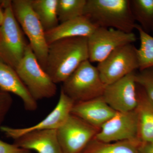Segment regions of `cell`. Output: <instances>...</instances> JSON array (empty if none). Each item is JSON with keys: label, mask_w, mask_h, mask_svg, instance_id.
<instances>
[{"label": "cell", "mask_w": 153, "mask_h": 153, "mask_svg": "<svg viewBox=\"0 0 153 153\" xmlns=\"http://www.w3.org/2000/svg\"><path fill=\"white\" fill-rule=\"evenodd\" d=\"M87 60V38L60 39L49 45L45 71L55 84L63 83Z\"/></svg>", "instance_id": "obj_1"}, {"label": "cell", "mask_w": 153, "mask_h": 153, "mask_svg": "<svg viewBox=\"0 0 153 153\" xmlns=\"http://www.w3.org/2000/svg\"><path fill=\"white\" fill-rule=\"evenodd\" d=\"M83 16L97 27L133 33L136 24L129 0H87Z\"/></svg>", "instance_id": "obj_2"}, {"label": "cell", "mask_w": 153, "mask_h": 153, "mask_svg": "<svg viewBox=\"0 0 153 153\" xmlns=\"http://www.w3.org/2000/svg\"><path fill=\"white\" fill-rule=\"evenodd\" d=\"M0 2L2 8L0 22V61L15 69L24 57L29 43L14 16L11 1Z\"/></svg>", "instance_id": "obj_3"}, {"label": "cell", "mask_w": 153, "mask_h": 153, "mask_svg": "<svg viewBox=\"0 0 153 153\" xmlns=\"http://www.w3.org/2000/svg\"><path fill=\"white\" fill-rule=\"evenodd\" d=\"M62 83L61 90L74 103L102 96L106 87L97 68L89 60L81 63Z\"/></svg>", "instance_id": "obj_4"}, {"label": "cell", "mask_w": 153, "mask_h": 153, "mask_svg": "<svg viewBox=\"0 0 153 153\" xmlns=\"http://www.w3.org/2000/svg\"><path fill=\"white\" fill-rule=\"evenodd\" d=\"M15 70L36 101L52 98L56 94V84L41 66L29 44Z\"/></svg>", "instance_id": "obj_5"}, {"label": "cell", "mask_w": 153, "mask_h": 153, "mask_svg": "<svg viewBox=\"0 0 153 153\" xmlns=\"http://www.w3.org/2000/svg\"><path fill=\"white\" fill-rule=\"evenodd\" d=\"M11 5L17 22L27 37L29 44L37 60L45 70L49 45L44 28L31 7V0L11 1Z\"/></svg>", "instance_id": "obj_6"}, {"label": "cell", "mask_w": 153, "mask_h": 153, "mask_svg": "<svg viewBox=\"0 0 153 153\" xmlns=\"http://www.w3.org/2000/svg\"><path fill=\"white\" fill-rule=\"evenodd\" d=\"M137 49L133 44L118 47L97 66L106 85L116 82L139 68Z\"/></svg>", "instance_id": "obj_7"}, {"label": "cell", "mask_w": 153, "mask_h": 153, "mask_svg": "<svg viewBox=\"0 0 153 153\" xmlns=\"http://www.w3.org/2000/svg\"><path fill=\"white\" fill-rule=\"evenodd\" d=\"M137 40L133 33H127L113 28L97 27L88 38V60L99 63L118 47L133 44Z\"/></svg>", "instance_id": "obj_8"}, {"label": "cell", "mask_w": 153, "mask_h": 153, "mask_svg": "<svg viewBox=\"0 0 153 153\" xmlns=\"http://www.w3.org/2000/svg\"><path fill=\"white\" fill-rule=\"evenodd\" d=\"M99 129L71 114L57 129V138L64 153H82Z\"/></svg>", "instance_id": "obj_9"}, {"label": "cell", "mask_w": 153, "mask_h": 153, "mask_svg": "<svg viewBox=\"0 0 153 153\" xmlns=\"http://www.w3.org/2000/svg\"><path fill=\"white\" fill-rule=\"evenodd\" d=\"M102 142L129 141L138 145V123L135 110L127 112H116L102 126L94 138Z\"/></svg>", "instance_id": "obj_10"}, {"label": "cell", "mask_w": 153, "mask_h": 153, "mask_svg": "<svg viewBox=\"0 0 153 153\" xmlns=\"http://www.w3.org/2000/svg\"><path fill=\"white\" fill-rule=\"evenodd\" d=\"M135 71L116 82L106 85L102 96L105 101L117 112L132 111L138 104Z\"/></svg>", "instance_id": "obj_11"}, {"label": "cell", "mask_w": 153, "mask_h": 153, "mask_svg": "<svg viewBox=\"0 0 153 153\" xmlns=\"http://www.w3.org/2000/svg\"><path fill=\"white\" fill-rule=\"evenodd\" d=\"M74 104L73 100L60 90L59 99L55 108L43 120L28 127L15 128L2 126L0 130L6 137L14 140L30 132L57 130L71 114Z\"/></svg>", "instance_id": "obj_12"}, {"label": "cell", "mask_w": 153, "mask_h": 153, "mask_svg": "<svg viewBox=\"0 0 153 153\" xmlns=\"http://www.w3.org/2000/svg\"><path fill=\"white\" fill-rule=\"evenodd\" d=\"M116 112L101 96L74 103L71 114L100 129L102 126L112 118Z\"/></svg>", "instance_id": "obj_13"}, {"label": "cell", "mask_w": 153, "mask_h": 153, "mask_svg": "<svg viewBox=\"0 0 153 153\" xmlns=\"http://www.w3.org/2000/svg\"><path fill=\"white\" fill-rule=\"evenodd\" d=\"M13 143L37 153H64L57 138V130L30 132L14 140Z\"/></svg>", "instance_id": "obj_14"}, {"label": "cell", "mask_w": 153, "mask_h": 153, "mask_svg": "<svg viewBox=\"0 0 153 153\" xmlns=\"http://www.w3.org/2000/svg\"><path fill=\"white\" fill-rule=\"evenodd\" d=\"M0 88L19 97L27 111H35L38 108L37 101L30 94L15 69L1 61Z\"/></svg>", "instance_id": "obj_15"}, {"label": "cell", "mask_w": 153, "mask_h": 153, "mask_svg": "<svg viewBox=\"0 0 153 153\" xmlns=\"http://www.w3.org/2000/svg\"><path fill=\"white\" fill-rule=\"evenodd\" d=\"M97 28L87 17L83 16L60 23L54 29L45 32V37L48 45L64 38H88Z\"/></svg>", "instance_id": "obj_16"}, {"label": "cell", "mask_w": 153, "mask_h": 153, "mask_svg": "<svg viewBox=\"0 0 153 153\" xmlns=\"http://www.w3.org/2000/svg\"><path fill=\"white\" fill-rule=\"evenodd\" d=\"M137 85L138 104L136 111L140 143L153 142V102L143 88Z\"/></svg>", "instance_id": "obj_17"}, {"label": "cell", "mask_w": 153, "mask_h": 153, "mask_svg": "<svg viewBox=\"0 0 153 153\" xmlns=\"http://www.w3.org/2000/svg\"><path fill=\"white\" fill-rule=\"evenodd\" d=\"M57 0H31V4L45 32L59 25L57 14Z\"/></svg>", "instance_id": "obj_18"}, {"label": "cell", "mask_w": 153, "mask_h": 153, "mask_svg": "<svg viewBox=\"0 0 153 153\" xmlns=\"http://www.w3.org/2000/svg\"><path fill=\"white\" fill-rule=\"evenodd\" d=\"M137 146L129 141L104 143L94 138L82 153H139Z\"/></svg>", "instance_id": "obj_19"}, {"label": "cell", "mask_w": 153, "mask_h": 153, "mask_svg": "<svg viewBox=\"0 0 153 153\" xmlns=\"http://www.w3.org/2000/svg\"><path fill=\"white\" fill-rule=\"evenodd\" d=\"M130 4L135 21L149 33L153 26V0H131Z\"/></svg>", "instance_id": "obj_20"}, {"label": "cell", "mask_w": 153, "mask_h": 153, "mask_svg": "<svg viewBox=\"0 0 153 153\" xmlns=\"http://www.w3.org/2000/svg\"><path fill=\"white\" fill-rule=\"evenodd\" d=\"M135 29L139 34L140 48L137 53L140 71L153 67V37L145 32L139 25H136Z\"/></svg>", "instance_id": "obj_21"}, {"label": "cell", "mask_w": 153, "mask_h": 153, "mask_svg": "<svg viewBox=\"0 0 153 153\" xmlns=\"http://www.w3.org/2000/svg\"><path fill=\"white\" fill-rule=\"evenodd\" d=\"M87 0H57V14L60 23L83 16Z\"/></svg>", "instance_id": "obj_22"}, {"label": "cell", "mask_w": 153, "mask_h": 153, "mask_svg": "<svg viewBox=\"0 0 153 153\" xmlns=\"http://www.w3.org/2000/svg\"><path fill=\"white\" fill-rule=\"evenodd\" d=\"M136 82L143 88L148 97L153 102V67L136 74Z\"/></svg>", "instance_id": "obj_23"}, {"label": "cell", "mask_w": 153, "mask_h": 153, "mask_svg": "<svg viewBox=\"0 0 153 153\" xmlns=\"http://www.w3.org/2000/svg\"><path fill=\"white\" fill-rule=\"evenodd\" d=\"M13 100L8 92L0 88V128L13 104Z\"/></svg>", "instance_id": "obj_24"}, {"label": "cell", "mask_w": 153, "mask_h": 153, "mask_svg": "<svg viewBox=\"0 0 153 153\" xmlns=\"http://www.w3.org/2000/svg\"><path fill=\"white\" fill-rule=\"evenodd\" d=\"M0 153H31V151L19 147L0 140Z\"/></svg>", "instance_id": "obj_25"}, {"label": "cell", "mask_w": 153, "mask_h": 153, "mask_svg": "<svg viewBox=\"0 0 153 153\" xmlns=\"http://www.w3.org/2000/svg\"><path fill=\"white\" fill-rule=\"evenodd\" d=\"M137 150L139 153H153V142L140 143Z\"/></svg>", "instance_id": "obj_26"}, {"label": "cell", "mask_w": 153, "mask_h": 153, "mask_svg": "<svg viewBox=\"0 0 153 153\" xmlns=\"http://www.w3.org/2000/svg\"><path fill=\"white\" fill-rule=\"evenodd\" d=\"M2 15V8L0 2V22L1 20Z\"/></svg>", "instance_id": "obj_27"}, {"label": "cell", "mask_w": 153, "mask_h": 153, "mask_svg": "<svg viewBox=\"0 0 153 153\" xmlns=\"http://www.w3.org/2000/svg\"><path fill=\"white\" fill-rule=\"evenodd\" d=\"M152 32L153 34V26L152 27Z\"/></svg>", "instance_id": "obj_28"}]
</instances>
